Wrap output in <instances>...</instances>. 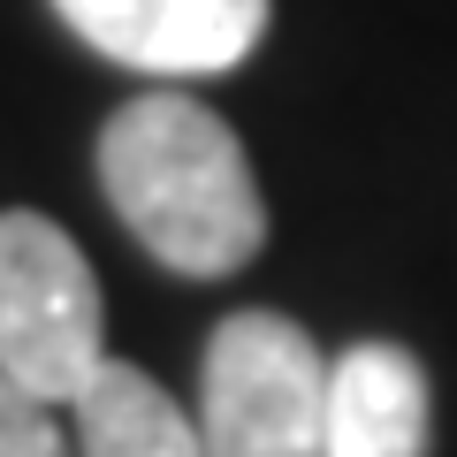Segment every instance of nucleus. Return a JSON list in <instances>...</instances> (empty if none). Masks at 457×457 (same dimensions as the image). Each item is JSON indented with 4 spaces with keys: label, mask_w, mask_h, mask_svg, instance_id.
<instances>
[{
    "label": "nucleus",
    "mask_w": 457,
    "mask_h": 457,
    "mask_svg": "<svg viewBox=\"0 0 457 457\" xmlns=\"http://www.w3.org/2000/svg\"><path fill=\"white\" fill-rule=\"evenodd\" d=\"M99 191L161 267L221 282L260 260L267 198L221 114L191 92L122 99L99 130Z\"/></svg>",
    "instance_id": "f257e3e1"
},
{
    "label": "nucleus",
    "mask_w": 457,
    "mask_h": 457,
    "mask_svg": "<svg viewBox=\"0 0 457 457\" xmlns=\"http://www.w3.org/2000/svg\"><path fill=\"white\" fill-rule=\"evenodd\" d=\"M206 457H328V359L282 312H228L198 374Z\"/></svg>",
    "instance_id": "f03ea898"
},
{
    "label": "nucleus",
    "mask_w": 457,
    "mask_h": 457,
    "mask_svg": "<svg viewBox=\"0 0 457 457\" xmlns=\"http://www.w3.org/2000/svg\"><path fill=\"white\" fill-rule=\"evenodd\" d=\"M99 366L107 351L92 260L46 213H0V374L38 404H77Z\"/></svg>",
    "instance_id": "7ed1b4c3"
},
{
    "label": "nucleus",
    "mask_w": 457,
    "mask_h": 457,
    "mask_svg": "<svg viewBox=\"0 0 457 457\" xmlns=\"http://www.w3.org/2000/svg\"><path fill=\"white\" fill-rule=\"evenodd\" d=\"M92 54L145 77H221L275 23V0H54Z\"/></svg>",
    "instance_id": "20e7f679"
},
{
    "label": "nucleus",
    "mask_w": 457,
    "mask_h": 457,
    "mask_svg": "<svg viewBox=\"0 0 457 457\" xmlns=\"http://www.w3.org/2000/svg\"><path fill=\"white\" fill-rule=\"evenodd\" d=\"M328 457H427V374L404 343H359L336 359Z\"/></svg>",
    "instance_id": "39448f33"
},
{
    "label": "nucleus",
    "mask_w": 457,
    "mask_h": 457,
    "mask_svg": "<svg viewBox=\"0 0 457 457\" xmlns=\"http://www.w3.org/2000/svg\"><path fill=\"white\" fill-rule=\"evenodd\" d=\"M77 442H84V457H206V442L176 411V396L145 366H122V359H107L84 381Z\"/></svg>",
    "instance_id": "423d86ee"
},
{
    "label": "nucleus",
    "mask_w": 457,
    "mask_h": 457,
    "mask_svg": "<svg viewBox=\"0 0 457 457\" xmlns=\"http://www.w3.org/2000/svg\"><path fill=\"white\" fill-rule=\"evenodd\" d=\"M0 457H69L54 411L38 396H23L8 374H0Z\"/></svg>",
    "instance_id": "0eeeda50"
}]
</instances>
